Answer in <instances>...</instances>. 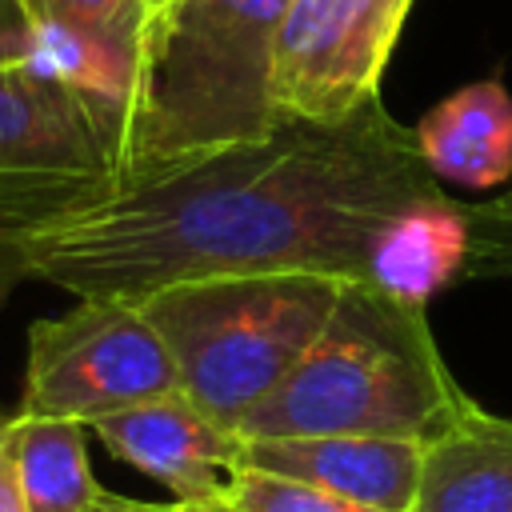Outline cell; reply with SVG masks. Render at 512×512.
Masks as SVG:
<instances>
[{"label": "cell", "mask_w": 512, "mask_h": 512, "mask_svg": "<svg viewBox=\"0 0 512 512\" xmlns=\"http://www.w3.org/2000/svg\"><path fill=\"white\" fill-rule=\"evenodd\" d=\"M432 192L440 180L412 128L376 100L348 120H284L260 140L116 172L12 240L28 276L76 300H144L248 272L368 284L376 232Z\"/></svg>", "instance_id": "cell-1"}, {"label": "cell", "mask_w": 512, "mask_h": 512, "mask_svg": "<svg viewBox=\"0 0 512 512\" xmlns=\"http://www.w3.org/2000/svg\"><path fill=\"white\" fill-rule=\"evenodd\" d=\"M468 408L424 308L372 284H344L312 348L244 416L240 436L432 440Z\"/></svg>", "instance_id": "cell-2"}, {"label": "cell", "mask_w": 512, "mask_h": 512, "mask_svg": "<svg viewBox=\"0 0 512 512\" xmlns=\"http://www.w3.org/2000/svg\"><path fill=\"white\" fill-rule=\"evenodd\" d=\"M288 0H168L144 16L124 100V164L260 140L272 104V40Z\"/></svg>", "instance_id": "cell-3"}, {"label": "cell", "mask_w": 512, "mask_h": 512, "mask_svg": "<svg viewBox=\"0 0 512 512\" xmlns=\"http://www.w3.org/2000/svg\"><path fill=\"white\" fill-rule=\"evenodd\" d=\"M340 288L320 272H248L168 284L136 304L168 344L180 392L240 432L312 348Z\"/></svg>", "instance_id": "cell-4"}, {"label": "cell", "mask_w": 512, "mask_h": 512, "mask_svg": "<svg viewBox=\"0 0 512 512\" xmlns=\"http://www.w3.org/2000/svg\"><path fill=\"white\" fill-rule=\"evenodd\" d=\"M176 388L168 344L136 300H76L28 332L24 416L92 424Z\"/></svg>", "instance_id": "cell-5"}, {"label": "cell", "mask_w": 512, "mask_h": 512, "mask_svg": "<svg viewBox=\"0 0 512 512\" xmlns=\"http://www.w3.org/2000/svg\"><path fill=\"white\" fill-rule=\"evenodd\" d=\"M412 0H288L272 40V104L284 120H348L380 100V76Z\"/></svg>", "instance_id": "cell-6"}, {"label": "cell", "mask_w": 512, "mask_h": 512, "mask_svg": "<svg viewBox=\"0 0 512 512\" xmlns=\"http://www.w3.org/2000/svg\"><path fill=\"white\" fill-rule=\"evenodd\" d=\"M124 104L0 56V168L36 176H116Z\"/></svg>", "instance_id": "cell-7"}, {"label": "cell", "mask_w": 512, "mask_h": 512, "mask_svg": "<svg viewBox=\"0 0 512 512\" xmlns=\"http://www.w3.org/2000/svg\"><path fill=\"white\" fill-rule=\"evenodd\" d=\"M512 268V228L492 204H456L444 192L400 208L372 244L368 284L424 308L440 288L472 272Z\"/></svg>", "instance_id": "cell-8"}, {"label": "cell", "mask_w": 512, "mask_h": 512, "mask_svg": "<svg viewBox=\"0 0 512 512\" xmlns=\"http://www.w3.org/2000/svg\"><path fill=\"white\" fill-rule=\"evenodd\" d=\"M88 432L116 460L152 476L184 504H224L244 448L240 432L212 420L180 388L100 416Z\"/></svg>", "instance_id": "cell-9"}, {"label": "cell", "mask_w": 512, "mask_h": 512, "mask_svg": "<svg viewBox=\"0 0 512 512\" xmlns=\"http://www.w3.org/2000/svg\"><path fill=\"white\" fill-rule=\"evenodd\" d=\"M420 464L424 440L404 436H252L240 448V468L288 476L384 512H412Z\"/></svg>", "instance_id": "cell-10"}, {"label": "cell", "mask_w": 512, "mask_h": 512, "mask_svg": "<svg viewBox=\"0 0 512 512\" xmlns=\"http://www.w3.org/2000/svg\"><path fill=\"white\" fill-rule=\"evenodd\" d=\"M412 136L436 180L496 188L512 176V96L500 76L444 96L416 120Z\"/></svg>", "instance_id": "cell-11"}, {"label": "cell", "mask_w": 512, "mask_h": 512, "mask_svg": "<svg viewBox=\"0 0 512 512\" xmlns=\"http://www.w3.org/2000/svg\"><path fill=\"white\" fill-rule=\"evenodd\" d=\"M412 512H512V420L472 404L424 440Z\"/></svg>", "instance_id": "cell-12"}, {"label": "cell", "mask_w": 512, "mask_h": 512, "mask_svg": "<svg viewBox=\"0 0 512 512\" xmlns=\"http://www.w3.org/2000/svg\"><path fill=\"white\" fill-rule=\"evenodd\" d=\"M88 436V424L60 416L20 412L4 424L28 512H88L108 496L92 476Z\"/></svg>", "instance_id": "cell-13"}, {"label": "cell", "mask_w": 512, "mask_h": 512, "mask_svg": "<svg viewBox=\"0 0 512 512\" xmlns=\"http://www.w3.org/2000/svg\"><path fill=\"white\" fill-rule=\"evenodd\" d=\"M12 4L24 24H52L136 64V40L144 24L140 0H12Z\"/></svg>", "instance_id": "cell-14"}, {"label": "cell", "mask_w": 512, "mask_h": 512, "mask_svg": "<svg viewBox=\"0 0 512 512\" xmlns=\"http://www.w3.org/2000/svg\"><path fill=\"white\" fill-rule=\"evenodd\" d=\"M224 500L232 512H384L260 468H236Z\"/></svg>", "instance_id": "cell-15"}, {"label": "cell", "mask_w": 512, "mask_h": 512, "mask_svg": "<svg viewBox=\"0 0 512 512\" xmlns=\"http://www.w3.org/2000/svg\"><path fill=\"white\" fill-rule=\"evenodd\" d=\"M88 512H232L228 500L224 504H184V500H172V504H144V500H128V496H116L108 492L96 508Z\"/></svg>", "instance_id": "cell-16"}, {"label": "cell", "mask_w": 512, "mask_h": 512, "mask_svg": "<svg viewBox=\"0 0 512 512\" xmlns=\"http://www.w3.org/2000/svg\"><path fill=\"white\" fill-rule=\"evenodd\" d=\"M20 280H28V264H24L16 240H12L8 232H0V308H4V300L12 296V288H16ZM4 424H8V420L0 416V432H4Z\"/></svg>", "instance_id": "cell-17"}, {"label": "cell", "mask_w": 512, "mask_h": 512, "mask_svg": "<svg viewBox=\"0 0 512 512\" xmlns=\"http://www.w3.org/2000/svg\"><path fill=\"white\" fill-rule=\"evenodd\" d=\"M0 512H28L24 492H20V476H16V460H12L4 432H0Z\"/></svg>", "instance_id": "cell-18"}, {"label": "cell", "mask_w": 512, "mask_h": 512, "mask_svg": "<svg viewBox=\"0 0 512 512\" xmlns=\"http://www.w3.org/2000/svg\"><path fill=\"white\" fill-rule=\"evenodd\" d=\"M496 212H500V216L508 220V228H512V192H504V196L496 200Z\"/></svg>", "instance_id": "cell-19"}, {"label": "cell", "mask_w": 512, "mask_h": 512, "mask_svg": "<svg viewBox=\"0 0 512 512\" xmlns=\"http://www.w3.org/2000/svg\"><path fill=\"white\" fill-rule=\"evenodd\" d=\"M140 4H144V16H152V12H160L168 0H140Z\"/></svg>", "instance_id": "cell-20"}, {"label": "cell", "mask_w": 512, "mask_h": 512, "mask_svg": "<svg viewBox=\"0 0 512 512\" xmlns=\"http://www.w3.org/2000/svg\"><path fill=\"white\" fill-rule=\"evenodd\" d=\"M0 172H4V168H0Z\"/></svg>", "instance_id": "cell-21"}]
</instances>
